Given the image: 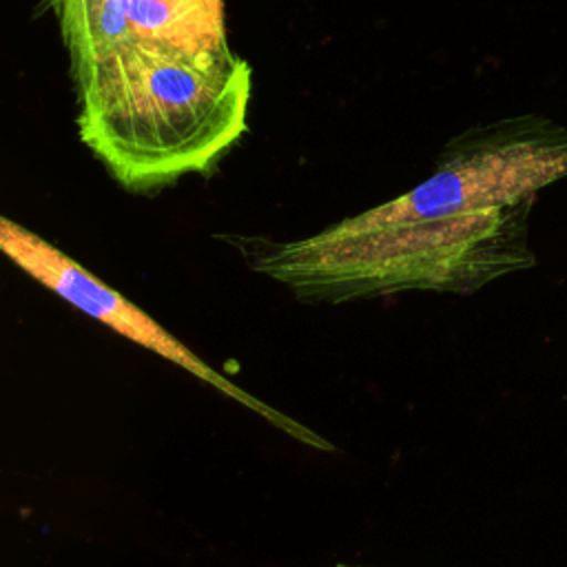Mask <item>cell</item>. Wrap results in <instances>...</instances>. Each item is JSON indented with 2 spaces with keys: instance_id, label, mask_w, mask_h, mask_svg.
I'll return each instance as SVG.
<instances>
[{
  "instance_id": "obj_2",
  "label": "cell",
  "mask_w": 567,
  "mask_h": 567,
  "mask_svg": "<svg viewBox=\"0 0 567 567\" xmlns=\"http://www.w3.org/2000/svg\"><path fill=\"white\" fill-rule=\"evenodd\" d=\"M71 80L82 144L133 193L210 173L248 131L252 66L230 44H131Z\"/></svg>"
},
{
  "instance_id": "obj_3",
  "label": "cell",
  "mask_w": 567,
  "mask_h": 567,
  "mask_svg": "<svg viewBox=\"0 0 567 567\" xmlns=\"http://www.w3.org/2000/svg\"><path fill=\"white\" fill-rule=\"evenodd\" d=\"M0 248L29 277L47 286L51 292H55L78 310L97 319L106 328L159 354L162 359L179 365L182 370L190 372L199 381L213 385V390H219L221 394L241 403L250 412L259 414L261 419H266L270 425L292 436L295 441L317 450H326V452L334 450V445L328 439H323L319 432L284 414L281 410L264 403L261 399L252 396L248 390H241L239 385H235L228 377H224L204 359H199L190 348H186L177 337H173L162 323H157L140 306L128 301L115 288L106 286L91 270L80 266L73 257L62 252L58 246H53L38 233L24 228L22 224L9 217H0Z\"/></svg>"
},
{
  "instance_id": "obj_4",
  "label": "cell",
  "mask_w": 567,
  "mask_h": 567,
  "mask_svg": "<svg viewBox=\"0 0 567 567\" xmlns=\"http://www.w3.org/2000/svg\"><path fill=\"white\" fill-rule=\"evenodd\" d=\"M69 71L131 44L219 49L228 44L224 0H47Z\"/></svg>"
},
{
  "instance_id": "obj_5",
  "label": "cell",
  "mask_w": 567,
  "mask_h": 567,
  "mask_svg": "<svg viewBox=\"0 0 567 567\" xmlns=\"http://www.w3.org/2000/svg\"><path fill=\"white\" fill-rule=\"evenodd\" d=\"M332 567H361V565H346V563H339V565H332Z\"/></svg>"
},
{
  "instance_id": "obj_1",
  "label": "cell",
  "mask_w": 567,
  "mask_h": 567,
  "mask_svg": "<svg viewBox=\"0 0 567 567\" xmlns=\"http://www.w3.org/2000/svg\"><path fill=\"white\" fill-rule=\"evenodd\" d=\"M563 177L565 124L501 117L454 135L408 193L308 237L255 241L248 264L303 301L472 295L536 266L529 215L538 190Z\"/></svg>"
}]
</instances>
